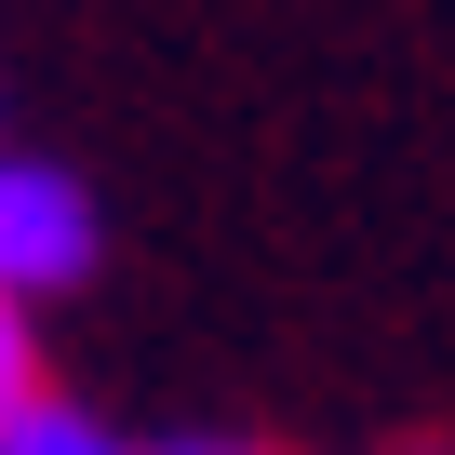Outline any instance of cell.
Listing matches in <instances>:
<instances>
[{
	"label": "cell",
	"instance_id": "6da1fadb",
	"mask_svg": "<svg viewBox=\"0 0 455 455\" xmlns=\"http://www.w3.org/2000/svg\"><path fill=\"white\" fill-rule=\"evenodd\" d=\"M94 255H108V228H94V188H81L68 161H14V148H0V282H14V295L41 308V295L94 282Z\"/></svg>",
	"mask_w": 455,
	"mask_h": 455
},
{
	"label": "cell",
	"instance_id": "7a4b0ae2",
	"mask_svg": "<svg viewBox=\"0 0 455 455\" xmlns=\"http://www.w3.org/2000/svg\"><path fill=\"white\" fill-rule=\"evenodd\" d=\"M0 455H148V442H121L94 402H54V388H28L14 415H0Z\"/></svg>",
	"mask_w": 455,
	"mask_h": 455
},
{
	"label": "cell",
	"instance_id": "3957f363",
	"mask_svg": "<svg viewBox=\"0 0 455 455\" xmlns=\"http://www.w3.org/2000/svg\"><path fill=\"white\" fill-rule=\"evenodd\" d=\"M28 388H41V308H28L14 282H0V415H14Z\"/></svg>",
	"mask_w": 455,
	"mask_h": 455
},
{
	"label": "cell",
	"instance_id": "277c9868",
	"mask_svg": "<svg viewBox=\"0 0 455 455\" xmlns=\"http://www.w3.org/2000/svg\"><path fill=\"white\" fill-rule=\"evenodd\" d=\"M148 455H268V442H242V428H188V442H148Z\"/></svg>",
	"mask_w": 455,
	"mask_h": 455
}]
</instances>
